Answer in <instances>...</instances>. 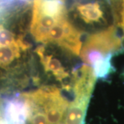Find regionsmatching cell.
Masks as SVG:
<instances>
[{"instance_id": "cell-1", "label": "cell", "mask_w": 124, "mask_h": 124, "mask_svg": "<svg viewBox=\"0 0 124 124\" xmlns=\"http://www.w3.org/2000/svg\"><path fill=\"white\" fill-rule=\"evenodd\" d=\"M122 50V39L115 26L112 25L88 36L79 54L86 65L93 67L106 58L113 57Z\"/></svg>"}, {"instance_id": "cell-2", "label": "cell", "mask_w": 124, "mask_h": 124, "mask_svg": "<svg viewBox=\"0 0 124 124\" xmlns=\"http://www.w3.org/2000/svg\"><path fill=\"white\" fill-rule=\"evenodd\" d=\"M67 17L63 0H34L31 22L32 37L37 42L44 44L50 30Z\"/></svg>"}, {"instance_id": "cell-3", "label": "cell", "mask_w": 124, "mask_h": 124, "mask_svg": "<svg viewBox=\"0 0 124 124\" xmlns=\"http://www.w3.org/2000/svg\"><path fill=\"white\" fill-rule=\"evenodd\" d=\"M44 44H56L70 53L79 55L82 47L81 32L67 17L61 19L50 30Z\"/></svg>"}, {"instance_id": "cell-4", "label": "cell", "mask_w": 124, "mask_h": 124, "mask_svg": "<svg viewBox=\"0 0 124 124\" xmlns=\"http://www.w3.org/2000/svg\"><path fill=\"white\" fill-rule=\"evenodd\" d=\"M2 108V116L9 123L26 124L29 116V108L21 94L6 99Z\"/></svg>"}, {"instance_id": "cell-5", "label": "cell", "mask_w": 124, "mask_h": 124, "mask_svg": "<svg viewBox=\"0 0 124 124\" xmlns=\"http://www.w3.org/2000/svg\"><path fill=\"white\" fill-rule=\"evenodd\" d=\"M75 10L80 19L87 24L95 25L106 22L104 7L99 1L79 3L76 5Z\"/></svg>"}, {"instance_id": "cell-6", "label": "cell", "mask_w": 124, "mask_h": 124, "mask_svg": "<svg viewBox=\"0 0 124 124\" xmlns=\"http://www.w3.org/2000/svg\"><path fill=\"white\" fill-rule=\"evenodd\" d=\"M90 96L74 94V99L70 102L63 124H84L86 110Z\"/></svg>"}, {"instance_id": "cell-7", "label": "cell", "mask_w": 124, "mask_h": 124, "mask_svg": "<svg viewBox=\"0 0 124 124\" xmlns=\"http://www.w3.org/2000/svg\"><path fill=\"white\" fill-rule=\"evenodd\" d=\"M36 53L39 57L40 61L45 71L51 73L59 81L62 82L63 79L68 76V72L63 66L61 62L53 54L46 53L43 46H39L36 49Z\"/></svg>"}, {"instance_id": "cell-8", "label": "cell", "mask_w": 124, "mask_h": 124, "mask_svg": "<svg viewBox=\"0 0 124 124\" xmlns=\"http://www.w3.org/2000/svg\"><path fill=\"white\" fill-rule=\"evenodd\" d=\"M29 48V45L21 37L13 44L0 46V68H4L19 59L22 52Z\"/></svg>"}, {"instance_id": "cell-9", "label": "cell", "mask_w": 124, "mask_h": 124, "mask_svg": "<svg viewBox=\"0 0 124 124\" xmlns=\"http://www.w3.org/2000/svg\"><path fill=\"white\" fill-rule=\"evenodd\" d=\"M21 36H16L6 27L0 25V46H4L16 42Z\"/></svg>"}, {"instance_id": "cell-10", "label": "cell", "mask_w": 124, "mask_h": 124, "mask_svg": "<svg viewBox=\"0 0 124 124\" xmlns=\"http://www.w3.org/2000/svg\"><path fill=\"white\" fill-rule=\"evenodd\" d=\"M116 11L115 19L117 26L121 28L124 38V0H120L118 8Z\"/></svg>"}, {"instance_id": "cell-11", "label": "cell", "mask_w": 124, "mask_h": 124, "mask_svg": "<svg viewBox=\"0 0 124 124\" xmlns=\"http://www.w3.org/2000/svg\"><path fill=\"white\" fill-rule=\"evenodd\" d=\"M0 124H11L7 120L4 119L2 116L0 115Z\"/></svg>"}, {"instance_id": "cell-12", "label": "cell", "mask_w": 124, "mask_h": 124, "mask_svg": "<svg viewBox=\"0 0 124 124\" xmlns=\"http://www.w3.org/2000/svg\"><path fill=\"white\" fill-rule=\"evenodd\" d=\"M1 100H0V110H1ZM0 114H1V112H0Z\"/></svg>"}, {"instance_id": "cell-13", "label": "cell", "mask_w": 124, "mask_h": 124, "mask_svg": "<svg viewBox=\"0 0 124 124\" xmlns=\"http://www.w3.org/2000/svg\"><path fill=\"white\" fill-rule=\"evenodd\" d=\"M123 76H124V73H123Z\"/></svg>"}, {"instance_id": "cell-14", "label": "cell", "mask_w": 124, "mask_h": 124, "mask_svg": "<svg viewBox=\"0 0 124 124\" xmlns=\"http://www.w3.org/2000/svg\"></svg>"}]
</instances>
